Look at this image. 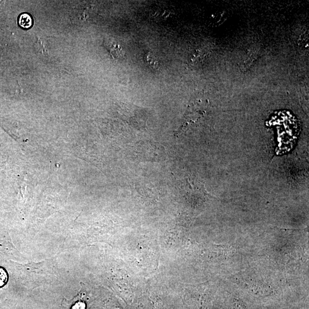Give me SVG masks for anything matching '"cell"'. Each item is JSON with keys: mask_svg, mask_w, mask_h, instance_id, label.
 Here are the masks:
<instances>
[{"mask_svg": "<svg viewBox=\"0 0 309 309\" xmlns=\"http://www.w3.org/2000/svg\"><path fill=\"white\" fill-rule=\"evenodd\" d=\"M207 303V297L206 295H187L184 301L185 309H205Z\"/></svg>", "mask_w": 309, "mask_h": 309, "instance_id": "cell-1", "label": "cell"}, {"mask_svg": "<svg viewBox=\"0 0 309 309\" xmlns=\"http://www.w3.org/2000/svg\"><path fill=\"white\" fill-rule=\"evenodd\" d=\"M105 46L107 49L109 51L112 56L114 59L119 60L122 59L125 55L123 49L119 44L114 40L109 39L106 40Z\"/></svg>", "mask_w": 309, "mask_h": 309, "instance_id": "cell-2", "label": "cell"}, {"mask_svg": "<svg viewBox=\"0 0 309 309\" xmlns=\"http://www.w3.org/2000/svg\"><path fill=\"white\" fill-rule=\"evenodd\" d=\"M32 18L27 13H22L18 18V24L22 28H29L32 25Z\"/></svg>", "mask_w": 309, "mask_h": 309, "instance_id": "cell-3", "label": "cell"}, {"mask_svg": "<svg viewBox=\"0 0 309 309\" xmlns=\"http://www.w3.org/2000/svg\"><path fill=\"white\" fill-rule=\"evenodd\" d=\"M8 281V273L5 268L0 266V289L4 287Z\"/></svg>", "mask_w": 309, "mask_h": 309, "instance_id": "cell-4", "label": "cell"}, {"mask_svg": "<svg viewBox=\"0 0 309 309\" xmlns=\"http://www.w3.org/2000/svg\"><path fill=\"white\" fill-rule=\"evenodd\" d=\"M146 61L147 63L149 64L150 67H152L154 69L157 68V61L152 53L149 52L147 54Z\"/></svg>", "mask_w": 309, "mask_h": 309, "instance_id": "cell-5", "label": "cell"}, {"mask_svg": "<svg viewBox=\"0 0 309 309\" xmlns=\"http://www.w3.org/2000/svg\"><path fill=\"white\" fill-rule=\"evenodd\" d=\"M71 309H86V304L82 302L75 303Z\"/></svg>", "mask_w": 309, "mask_h": 309, "instance_id": "cell-6", "label": "cell"}]
</instances>
